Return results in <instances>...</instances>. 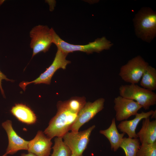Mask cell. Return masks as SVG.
I'll return each mask as SVG.
<instances>
[{
    "instance_id": "obj_1",
    "label": "cell",
    "mask_w": 156,
    "mask_h": 156,
    "mask_svg": "<svg viewBox=\"0 0 156 156\" xmlns=\"http://www.w3.org/2000/svg\"><path fill=\"white\" fill-rule=\"evenodd\" d=\"M57 108L56 114L51 120L48 126L43 132L51 139L55 137L62 138L70 130L78 114L66 108L61 101L57 103Z\"/></svg>"
},
{
    "instance_id": "obj_2",
    "label": "cell",
    "mask_w": 156,
    "mask_h": 156,
    "mask_svg": "<svg viewBox=\"0 0 156 156\" xmlns=\"http://www.w3.org/2000/svg\"><path fill=\"white\" fill-rule=\"evenodd\" d=\"M136 36L150 43L156 36V12L149 7H143L133 20Z\"/></svg>"
},
{
    "instance_id": "obj_3",
    "label": "cell",
    "mask_w": 156,
    "mask_h": 156,
    "mask_svg": "<svg viewBox=\"0 0 156 156\" xmlns=\"http://www.w3.org/2000/svg\"><path fill=\"white\" fill-rule=\"evenodd\" d=\"M52 43L57 48L63 52L68 54L75 51H80L90 54L93 52L99 53L104 50H109L113 44L105 37L98 38L92 42L84 45L70 44L62 39L52 28Z\"/></svg>"
},
{
    "instance_id": "obj_4",
    "label": "cell",
    "mask_w": 156,
    "mask_h": 156,
    "mask_svg": "<svg viewBox=\"0 0 156 156\" xmlns=\"http://www.w3.org/2000/svg\"><path fill=\"white\" fill-rule=\"evenodd\" d=\"M120 95L138 103L145 110L156 104L155 93L135 84L122 85L119 88Z\"/></svg>"
},
{
    "instance_id": "obj_5",
    "label": "cell",
    "mask_w": 156,
    "mask_h": 156,
    "mask_svg": "<svg viewBox=\"0 0 156 156\" xmlns=\"http://www.w3.org/2000/svg\"><path fill=\"white\" fill-rule=\"evenodd\" d=\"M30 46L33 49L32 57L38 53H45L49 49L53 41L52 28L39 25L33 27L29 32Z\"/></svg>"
},
{
    "instance_id": "obj_6",
    "label": "cell",
    "mask_w": 156,
    "mask_h": 156,
    "mask_svg": "<svg viewBox=\"0 0 156 156\" xmlns=\"http://www.w3.org/2000/svg\"><path fill=\"white\" fill-rule=\"evenodd\" d=\"M148 64L140 55L129 60L122 66L119 74L124 81L130 84L138 83Z\"/></svg>"
},
{
    "instance_id": "obj_7",
    "label": "cell",
    "mask_w": 156,
    "mask_h": 156,
    "mask_svg": "<svg viewBox=\"0 0 156 156\" xmlns=\"http://www.w3.org/2000/svg\"><path fill=\"white\" fill-rule=\"evenodd\" d=\"M95 127L94 125L83 131L68 132L63 136L64 143L72 154L78 156L82 155L89 142L91 133Z\"/></svg>"
},
{
    "instance_id": "obj_8",
    "label": "cell",
    "mask_w": 156,
    "mask_h": 156,
    "mask_svg": "<svg viewBox=\"0 0 156 156\" xmlns=\"http://www.w3.org/2000/svg\"><path fill=\"white\" fill-rule=\"evenodd\" d=\"M68 54L57 48V51L52 63L46 70L38 78L33 81L30 82L23 81L20 83L19 84L20 87L25 91L26 86L30 83L50 84L51 78L56 71L60 68L65 69L67 65L70 63V61L66 59Z\"/></svg>"
},
{
    "instance_id": "obj_9",
    "label": "cell",
    "mask_w": 156,
    "mask_h": 156,
    "mask_svg": "<svg viewBox=\"0 0 156 156\" xmlns=\"http://www.w3.org/2000/svg\"><path fill=\"white\" fill-rule=\"evenodd\" d=\"M105 100L99 98L93 102H86L77 114L76 120L71 127L72 131H78L84 124L93 118L104 108Z\"/></svg>"
},
{
    "instance_id": "obj_10",
    "label": "cell",
    "mask_w": 156,
    "mask_h": 156,
    "mask_svg": "<svg viewBox=\"0 0 156 156\" xmlns=\"http://www.w3.org/2000/svg\"><path fill=\"white\" fill-rule=\"evenodd\" d=\"M114 103L116 119L119 121L126 120L131 116L135 115L142 108L135 101L120 95L114 98Z\"/></svg>"
},
{
    "instance_id": "obj_11",
    "label": "cell",
    "mask_w": 156,
    "mask_h": 156,
    "mask_svg": "<svg viewBox=\"0 0 156 156\" xmlns=\"http://www.w3.org/2000/svg\"><path fill=\"white\" fill-rule=\"evenodd\" d=\"M1 126L7 133L8 140L5 153L13 155L19 150H27L29 141L18 135L13 129L11 120H6L2 123Z\"/></svg>"
},
{
    "instance_id": "obj_12",
    "label": "cell",
    "mask_w": 156,
    "mask_h": 156,
    "mask_svg": "<svg viewBox=\"0 0 156 156\" xmlns=\"http://www.w3.org/2000/svg\"><path fill=\"white\" fill-rule=\"evenodd\" d=\"M51 140L42 131H38L34 138L29 141L28 153L37 156H49L52 144Z\"/></svg>"
},
{
    "instance_id": "obj_13",
    "label": "cell",
    "mask_w": 156,
    "mask_h": 156,
    "mask_svg": "<svg viewBox=\"0 0 156 156\" xmlns=\"http://www.w3.org/2000/svg\"><path fill=\"white\" fill-rule=\"evenodd\" d=\"M154 111L151 110L147 112H142L140 113H137L133 119L121 121L118 124L117 127L121 132L126 133L129 138H138L135 132V130L139 123L141 120L151 116Z\"/></svg>"
},
{
    "instance_id": "obj_14",
    "label": "cell",
    "mask_w": 156,
    "mask_h": 156,
    "mask_svg": "<svg viewBox=\"0 0 156 156\" xmlns=\"http://www.w3.org/2000/svg\"><path fill=\"white\" fill-rule=\"evenodd\" d=\"M141 143L156 142V120L151 121L149 117L143 119L142 127L136 133Z\"/></svg>"
},
{
    "instance_id": "obj_15",
    "label": "cell",
    "mask_w": 156,
    "mask_h": 156,
    "mask_svg": "<svg viewBox=\"0 0 156 156\" xmlns=\"http://www.w3.org/2000/svg\"><path fill=\"white\" fill-rule=\"evenodd\" d=\"M11 113L19 121L24 123L31 125L36 121L37 117L29 107L23 104H17L12 107Z\"/></svg>"
},
{
    "instance_id": "obj_16",
    "label": "cell",
    "mask_w": 156,
    "mask_h": 156,
    "mask_svg": "<svg viewBox=\"0 0 156 156\" xmlns=\"http://www.w3.org/2000/svg\"><path fill=\"white\" fill-rule=\"evenodd\" d=\"M115 118H113L109 127L107 129L100 130L99 133L104 135L109 141L112 150L116 151L120 148L125 133H119L116 125Z\"/></svg>"
},
{
    "instance_id": "obj_17",
    "label": "cell",
    "mask_w": 156,
    "mask_h": 156,
    "mask_svg": "<svg viewBox=\"0 0 156 156\" xmlns=\"http://www.w3.org/2000/svg\"><path fill=\"white\" fill-rule=\"evenodd\" d=\"M141 87L153 91L156 89V70L148 65L144 71L141 79Z\"/></svg>"
},
{
    "instance_id": "obj_18",
    "label": "cell",
    "mask_w": 156,
    "mask_h": 156,
    "mask_svg": "<svg viewBox=\"0 0 156 156\" xmlns=\"http://www.w3.org/2000/svg\"><path fill=\"white\" fill-rule=\"evenodd\" d=\"M140 142L137 138H123L120 147L124 151L125 156H136Z\"/></svg>"
},
{
    "instance_id": "obj_19",
    "label": "cell",
    "mask_w": 156,
    "mask_h": 156,
    "mask_svg": "<svg viewBox=\"0 0 156 156\" xmlns=\"http://www.w3.org/2000/svg\"><path fill=\"white\" fill-rule=\"evenodd\" d=\"M62 104L67 109L78 114L86 103L84 97H73L67 101H61Z\"/></svg>"
},
{
    "instance_id": "obj_20",
    "label": "cell",
    "mask_w": 156,
    "mask_h": 156,
    "mask_svg": "<svg viewBox=\"0 0 156 156\" xmlns=\"http://www.w3.org/2000/svg\"><path fill=\"white\" fill-rule=\"evenodd\" d=\"M52 148L53 151L50 156H71L72 154L70 150L64 143L61 137L55 138Z\"/></svg>"
},
{
    "instance_id": "obj_21",
    "label": "cell",
    "mask_w": 156,
    "mask_h": 156,
    "mask_svg": "<svg viewBox=\"0 0 156 156\" xmlns=\"http://www.w3.org/2000/svg\"><path fill=\"white\" fill-rule=\"evenodd\" d=\"M136 156H156V142L141 144Z\"/></svg>"
},
{
    "instance_id": "obj_22",
    "label": "cell",
    "mask_w": 156,
    "mask_h": 156,
    "mask_svg": "<svg viewBox=\"0 0 156 156\" xmlns=\"http://www.w3.org/2000/svg\"><path fill=\"white\" fill-rule=\"evenodd\" d=\"M3 79H4L6 81H9L12 82L13 80L7 78L6 76L3 74L0 70V90L1 94L3 97H5V94L4 90L2 88L1 82Z\"/></svg>"
},
{
    "instance_id": "obj_23",
    "label": "cell",
    "mask_w": 156,
    "mask_h": 156,
    "mask_svg": "<svg viewBox=\"0 0 156 156\" xmlns=\"http://www.w3.org/2000/svg\"><path fill=\"white\" fill-rule=\"evenodd\" d=\"M21 156H37L33 153H28L27 154L22 153Z\"/></svg>"
},
{
    "instance_id": "obj_24",
    "label": "cell",
    "mask_w": 156,
    "mask_h": 156,
    "mask_svg": "<svg viewBox=\"0 0 156 156\" xmlns=\"http://www.w3.org/2000/svg\"><path fill=\"white\" fill-rule=\"evenodd\" d=\"M156 118V110L154 111L153 114L151 116V118Z\"/></svg>"
},
{
    "instance_id": "obj_25",
    "label": "cell",
    "mask_w": 156,
    "mask_h": 156,
    "mask_svg": "<svg viewBox=\"0 0 156 156\" xmlns=\"http://www.w3.org/2000/svg\"><path fill=\"white\" fill-rule=\"evenodd\" d=\"M71 156H78L76 155H75L74 154H73L72 153V154H71ZM80 156H83V155H81Z\"/></svg>"
},
{
    "instance_id": "obj_26",
    "label": "cell",
    "mask_w": 156,
    "mask_h": 156,
    "mask_svg": "<svg viewBox=\"0 0 156 156\" xmlns=\"http://www.w3.org/2000/svg\"><path fill=\"white\" fill-rule=\"evenodd\" d=\"M8 156V154H6V153H5L4 154H3V155L2 156Z\"/></svg>"
}]
</instances>
